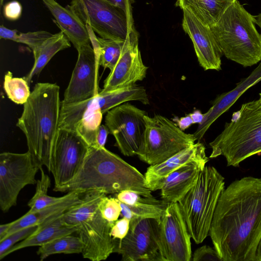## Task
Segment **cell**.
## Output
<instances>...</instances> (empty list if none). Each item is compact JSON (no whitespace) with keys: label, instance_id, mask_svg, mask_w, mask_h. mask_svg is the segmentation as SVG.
I'll list each match as a JSON object with an SVG mask.
<instances>
[{"label":"cell","instance_id":"6da1fadb","mask_svg":"<svg viewBox=\"0 0 261 261\" xmlns=\"http://www.w3.org/2000/svg\"><path fill=\"white\" fill-rule=\"evenodd\" d=\"M208 236L223 261H256L261 238V178L244 177L224 189Z\"/></svg>","mask_w":261,"mask_h":261},{"label":"cell","instance_id":"7a4b0ae2","mask_svg":"<svg viewBox=\"0 0 261 261\" xmlns=\"http://www.w3.org/2000/svg\"><path fill=\"white\" fill-rule=\"evenodd\" d=\"M61 101L56 84L38 83L23 105L16 126L24 134L35 162L51 172L59 129Z\"/></svg>","mask_w":261,"mask_h":261},{"label":"cell","instance_id":"3957f363","mask_svg":"<svg viewBox=\"0 0 261 261\" xmlns=\"http://www.w3.org/2000/svg\"><path fill=\"white\" fill-rule=\"evenodd\" d=\"M126 190L144 197H153L146 185L144 175L105 147H89L75 177L67 184L54 189L56 192L79 191L83 193L99 190L106 194Z\"/></svg>","mask_w":261,"mask_h":261},{"label":"cell","instance_id":"277c9868","mask_svg":"<svg viewBox=\"0 0 261 261\" xmlns=\"http://www.w3.org/2000/svg\"><path fill=\"white\" fill-rule=\"evenodd\" d=\"M259 95L258 99L243 103L210 143L209 158L223 155L227 166L238 167L243 161L261 153V93Z\"/></svg>","mask_w":261,"mask_h":261},{"label":"cell","instance_id":"5b68a950","mask_svg":"<svg viewBox=\"0 0 261 261\" xmlns=\"http://www.w3.org/2000/svg\"><path fill=\"white\" fill-rule=\"evenodd\" d=\"M254 23V16L236 0L210 27L223 55L245 67L261 61V34Z\"/></svg>","mask_w":261,"mask_h":261},{"label":"cell","instance_id":"8992f818","mask_svg":"<svg viewBox=\"0 0 261 261\" xmlns=\"http://www.w3.org/2000/svg\"><path fill=\"white\" fill-rule=\"evenodd\" d=\"M81 202L63 214L64 221L76 228L83 244L82 255L91 261L104 260L113 253L115 239L110 234L114 222L104 219L99 210V202L106 194L99 190L84 193Z\"/></svg>","mask_w":261,"mask_h":261},{"label":"cell","instance_id":"52a82bcc","mask_svg":"<svg viewBox=\"0 0 261 261\" xmlns=\"http://www.w3.org/2000/svg\"><path fill=\"white\" fill-rule=\"evenodd\" d=\"M224 188V177L214 167L205 166L195 184L178 202L191 238L197 244L208 236Z\"/></svg>","mask_w":261,"mask_h":261},{"label":"cell","instance_id":"ba28073f","mask_svg":"<svg viewBox=\"0 0 261 261\" xmlns=\"http://www.w3.org/2000/svg\"><path fill=\"white\" fill-rule=\"evenodd\" d=\"M145 128L136 155L149 165L159 164L197 141L167 117L159 115L144 116Z\"/></svg>","mask_w":261,"mask_h":261},{"label":"cell","instance_id":"9c48e42d","mask_svg":"<svg viewBox=\"0 0 261 261\" xmlns=\"http://www.w3.org/2000/svg\"><path fill=\"white\" fill-rule=\"evenodd\" d=\"M67 6L101 38L126 40L136 32L134 21L106 0H72Z\"/></svg>","mask_w":261,"mask_h":261},{"label":"cell","instance_id":"30bf717a","mask_svg":"<svg viewBox=\"0 0 261 261\" xmlns=\"http://www.w3.org/2000/svg\"><path fill=\"white\" fill-rule=\"evenodd\" d=\"M40 166L29 151L0 154V208L6 213L17 204L21 190L37 183L35 176Z\"/></svg>","mask_w":261,"mask_h":261},{"label":"cell","instance_id":"8fae6325","mask_svg":"<svg viewBox=\"0 0 261 261\" xmlns=\"http://www.w3.org/2000/svg\"><path fill=\"white\" fill-rule=\"evenodd\" d=\"M147 112L128 102L108 111L105 125L115 139L116 146L126 156L136 155L145 128Z\"/></svg>","mask_w":261,"mask_h":261},{"label":"cell","instance_id":"7c38bea8","mask_svg":"<svg viewBox=\"0 0 261 261\" xmlns=\"http://www.w3.org/2000/svg\"><path fill=\"white\" fill-rule=\"evenodd\" d=\"M191 237L178 202L168 203L159 221V247L162 261H190Z\"/></svg>","mask_w":261,"mask_h":261},{"label":"cell","instance_id":"4fadbf2b","mask_svg":"<svg viewBox=\"0 0 261 261\" xmlns=\"http://www.w3.org/2000/svg\"><path fill=\"white\" fill-rule=\"evenodd\" d=\"M114 253L123 261H162L159 247V221L152 218L130 220L127 235L115 239Z\"/></svg>","mask_w":261,"mask_h":261},{"label":"cell","instance_id":"5bb4252c","mask_svg":"<svg viewBox=\"0 0 261 261\" xmlns=\"http://www.w3.org/2000/svg\"><path fill=\"white\" fill-rule=\"evenodd\" d=\"M89 149L85 140L74 131L58 130L51 173L56 189L73 179L81 169Z\"/></svg>","mask_w":261,"mask_h":261},{"label":"cell","instance_id":"9a60e30c","mask_svg":"<svg viewBox=\"0 0 261 261\" xmlns=\"http://www.w3.org/2000/svg\"><path fill=\"white\" fill-rule=\"evenodd\" d=\"M77 60L61 105L74 103L99 94V58L91 43L77 49Z\"/></svg>","mask_w":261,"mask_h":261},{"label":"cell","instance_id":"2e32d148","mask_svg":"<svg viewBox=\"0 0 261 261\" xmlns=\"http://www.w3.org/2000/svg\"><path fill=\"white\" fill-rule=\"evenodd\" d=\"M148 67L142 59L137 32L126 40L116 64L103 82V92L132 86L145 78Z\"/></svg>","mask_w":261,"mask_h":261},{"label":"cell","instance_id":"e0dca14e","mask_svg":"<svg viewBox=\"0 0 261 261\" xmlns=\"http://www.w3.org/2000/svg\"><path fill=\"white\" fill-rule=\"evenodd\" d=\"M182 11V27L192 40L199 65L204 70H220L223 53L210 27L190 11Z\"/></svg>","mask_w":261,"mask_h":261},{"label":"cell","instance_id":"ac0fdd59","mask_svg":"<svg viewBox=\"0 0 261 261\" xmlns=\"http://www.w3.org/2000/svg\"><path fill=\"white\" fill-rule=\"evenodd\" d=\"M208 161L204 144L198 141L162 163L150 165L144 174L146 185L151 191L160 190L165 178L183 165L191 162Z\"/></svg>","mask_w":261,"mask_h":261},{"label":"cell","instance_id":"d6986e66","mask_svg":"<svg viewBox=\"0 0 261 261\" xmlns=\"http://www.w3.org/2000/svg\"><path fill=\"white\" fill-rule=\"evenodd\" d=\"M261 81V61L251 74L237 84L232 90L218 95L213 101L212 106L205 113L202 122L199 124L193 134L197 140L200 141L211 125L230 107L248 88Z\"/></svg>","mask_w":261,"mask_h":261},{"label":"cell","instance_id":"ffe728a7","mask_svg":"<svg viewBox=\"0 0 261 261\" xmlns=\"http://www.w3.org/2000/svg\"><path fill=\"white\" fill-rule=\"evenodd\" d=\"M207 162H191L170 173L161 188V195L166 203L178 202L196 182Z\"/></svg>","mask_w":261,"mask_h":261},{"label":"cell","instance_id":"44dd1931","mask_svg":"<svg viewBox=\"0 0 261 261\" xmlns=\"http://www.w3.org/2000/svg\"><path fill=\"white\" fill-rule=\"evenodd\" d=\"M84 193L79 191L68 192L64 198L39 211H28L19 219L11 222L5 238L12 232L27 227L38 225L42 227L63 215L72 206L79 203Z\"/></svg>","mask_w":261,"mask_h":261},{"label":"cell","instance_id":"7402d4cb","mask_svg":"<svg viewBox=\"0 0 261 261\" xmlns=\"http://www.w3.org/2000/svg\"><path fill=\"white\" fill-rule=\"evenodd\" d=\"M50 11L61 31L76 49L91 43L86 25L67 6L64 7L55 0H42Z\"/></svg>","mask_w":261,"mask_h":261},{"label":"cell","instance_id":"603a6c76","mask_svg":"<svg viewBox=\"0 0 261 261\" xmlns=\"http://www.w3.org/2000/svg\"><path fill=\"white\" fill-rule=\"evenodd\" d=\"M130 101H138L143 105H149L146 89L143 86L135 84L109 91H100L92 98L94 107L101 110L103 114L116 106Z\"/></svg>","mask_w":261,"mask_h":261},{"label":"cell","instance_id":"cb8c5ba5","mask_svg":"<svg viewBox=\"0 0 261 261\" xmlns=\"http://www.w3.org/2000/svg\"><path fill=\"white\" fill-rule=\"evenodd\" d=\"M75 226L66 223L63 215L49 223L39 227L37 230L28 238L16 244L5 254L4 258L17 250L32 246H40L58 237L71 234L76 232Z\"/></svg>","mask_w":261,"mask_h":261},{"label":"cell","instance_id":"d4e9b609","mask_svg":"<svg viewBox=\"0 0 261 261\" xmlns=\"http://www.w3.org/2000/svg\"><path fill=\"white\" fill-rule=\"evenodd\" d=\"M236 0H176L175 5L190 11L203 24L211 27Z\"/></svg>","mask_w":261,"mask_h":261},{"label":"cell","instance_id":"484cf974","mask_svg":"<svg viewBox=\"0 0 261 261\" xmlns=\"http://www.w3.org/2000/svg\"><path fill=\"white\" fill-rule=\"evenodd\" d=\"M70 43L61 31L53 34L39 47L33 51L34 64L30 72L24 78L30 84L32 78L38 75L50 59L59 51L70 47Z\"/></svg>","mask_w":261,"mask_h":261},{"label":"cell","instance_id":"4316f807","mask_svg":"<svg viewBox=\"0 0 261 261\" xmlns=\"http://www.w3.org/2000/svg\"><path fill=\"white\" fill-rule=\"evenodd\" d=\"M90 39L92 46L99 58V65L112 70L121 56L126 40L105 39L95 34L91 35Z\"/></svg>","mask_w":261,"mask_h":261},{"label":"cell","instance_id":"83f0119b","mask_svg":"<svg viewBox=\"0 0 261 261\" xmlns=\"http://www.w3.org/2000/svg\"><path fill=\"white\" fill-rule=\"evenodd\" d=\"M83 244L80 238L71 234L58 237L39 246L37 253L40 260L55 254L82 253Z\"/></svg>","mask_w":261,"mask_h":261},{"label":"cell","instance_id":"f1b7e54d","mask_svg":"<svg viewBox=\"0 0 261 261\" xmlns=\"http://www.w3.org/2000/svg\"><path fill=\"white\" fill-rule=\"evenodd\" d=\"M102 115L100 109L86 110L72 130L80 135L89 147H96V136Z\"/></svg>","mask_w":261,"mask_h":261},{"label":"cell","instance_id":"f546056e","mask_svg":"<svg viewBox=\"0 0 261 261\" xmlns=\"http://www.w3.org/2000/svg\"><path fill=\"white\" fill-rule=\"evenodd\" d=\"M120 203L122 207L121 216L130 220L134 219L152 218L159 221L167 205L163 200L159 203L139 202L132 205H126L120 201Z\"/></svg>","mask_w":261,"mask_h":261},{"label":"cell","instance_id":"4dcf8cb0","mask_svg":"<svg viewBox=\"0 0 261 261\" xmlns=\"http://www.w3.org/2000/svg\"><path fill=\"white\" fill-rule=\"evenodd\" d=\"M53 35V34L45 31L18 33L16 29H10L3 25L0 27L1 39L24 44L29 46L32 51Z\"/></svg>","mask_w":261,"mask_h":261},{"label":"cell","instance_id":"1f68e13d","mask_svg":"<svg viewBox=\"0 0 261 261\" xmlns=\"http://www.w3.org/2000/svg\"><path fill=\"white\" fill-rule=\"evenodd\" d=\"M41 178L37 181L35 193L28 203L29 212L39 211L45 207L62 200L64 195L61 197H53L47 195L48 188L50 186V179L45 173L42 166L40 167Z\"/></svg>","mask_w":261,"mask_h":261},{"label":"cell","instance_id":"d6a6232c","mask_svg":"<svg viewBox=\"0 0 261 261\" xmlns=\"http://www.w3.org/2000/svg\"><path fill=\"white\" fill-rule=\"evenodd\" d=\"M29 83L24 77H14L8 71L4 77V89L8 97L14 103L24 105L30 96Z\"/></svg>","mask_w":261,"mask_h":261},{"label":"cell","instance_id":"836d02e7","mask_svg":"<svg viewBox=\"0 0 261 261\" xmlns=\"http://www.w3.org/2000/svg\"><path fill=\"white\" fill-rule=\"evenodd\" d=\"M38 225L31 226L20 229L10 234L0 241V259L4 258L6 252L17 242L22 241L35 233Z\"/></svg>","mask_w":261,"mask_h":261},{"label":"cell","instance_id":"e575fe53","mask_svg":"<svg viewBox=\"0 0 261 261\" xmlns=\"http://www.w3.org/2000/svg\"><path fill=\"white\" fill-rule=\"evenodd\" d=\"M99 208L102 217L111 222L118 219L122 211L120 201L116 198L109 197L106 195L101 198Z\"/></svg>","mask_w":261,"mask_h":261},{"label":"cell","instance_id":"d590c367","mask_svg":"<svg viewBox=\"0 0 261 261\" xmlns=\"http://www.w3.org/2000/svg\"><path fill=\"white\" fill-rule=\"evenodd\" d=\"M116 198L121 202L128 205H132L139 202L149 201L159 203L160 201L153 197H147L141 195L132 190H123L116 194Z\"/></svg>","mask_w":261,"mask_h":261},{"label":"cell","instance_id":"8d00e7d4","mask_svg":"<svg viewBox=\"0 0 261 261\" xmlns=\"http://www.w3.org/2000/svg\"><path fill=\"white\" fill-rule=\"evenodd\" d=\"M193 261H223L215 248L208 245L198 248L194 252Z\"/></svg>","mask_w":261,"mask_h":261},{"label":"cell","instance_id":"74e56055","mask_svg":"<svg viewBox=\"0 0 261 261\" xmlns=\"http://www.w3.org/2000/svg\"><path fill=\"white\" fill-rule=\"evenodd\" d=\"M130 222V220L125 217L115 221L110 231L112 238L119 240L123 239L128 232Z\"/></svg>","mask_w":261,"mask_h":261},{"label":"cell","instance_id":"f35d334b","mask_svg":"<svg viewBox=\"0 0 261 261\" xmlns=\"http://www.w3.org/2000/svg\"><path fill=\"white\" fill-rule=\"evenodd\" d=\"M21 4L17 1H12L7 3L4 6L3 14L4 17L11 21L17 20L22 14Z\"/></svg>","mask_w":261,"mask_h":261},{"label":"cell","instance_id":"ab89813d","mask_svg":"<svg viewBox=\"0 0 261 261\" xmlns=\"http://www.w3.org/2000/svg\"><path fill=\"white\" fill-rule=\"evenodd\" d=\"M109 3L123 11L128 18L133 20L132 7L130 0H106Z\"/></svg>","mask_w":261,"mask_h":261},{"label":"cell","instance_id":"60d3db41","mask_svg":"<svg viewBox=\"0 0 261 261\" xmlns=\"http://www.w3.org/2000/svg\"><path fill=\"white\" fill-rule=\"evenodd\" d=\"M109 133V130L106 125H100L96 136V147H105Z\"/></svg>","mask_w":261,"mask_h":261},{"label":"cell","instance_id":"b9f144b4","mask_svg":"<svg viewBox=\"0 0 261 261\" xmlns=\"http://www.w3.org/2000/svg\"><path fill=\"white\" fill-rule=\"evenodd\" d=\"M173 121L183 131L194 124L192 118L189 114L180 118L175 117L173 119Z\"/></svg>","mask_w":261,"mask_h":261},{"label":"cell","instance_id":"7bdbcfd3","mask_svg":"<svg viewBox=\"0 0 261 261\" xmlns=\"http://www.w3.org/2000/svg\"><path fill=\"white\" fill-rule=\"evenodd\" d=\"M189 115L192 118L193 123H201L204 119V114H202L200 111L198 110H194L192 113H190Z\"/></svg>","mask_w":261,"mask_h":261},{"label":"cell","instance_id":"ee69618b","mask_svg":"<svg viewBox=\"0 0 261 261\" xmlns=\"http://www.w3.org/2000/svg\"><path fill=\"white\" fill-rule=\"evenodd\" d=\"M10 226L11 222L0 225V241H2L5 238Z\"/></svg>","mask_w":261,"mask_h":261},{"label":"cell","instance_id":"f6af8a7d","mask_svg":"<svg viewBox=\"0 0 261 261\" xmlns=\"http://www.w3.org/2000/svg\"><path fill=\"white\" fill-rule=\"evenodd\" d=\"M255 259L256 261H261V238L256 247Z\"/></svg>","mask_w":261,"mask_h":261},{"label":"cell","instance_id":"bcb514c9","mask_svg":"<svg viewBox=\"0 0 261 261\" xmlns=\"http://www.w3.org/2000/svg\"><path fill=\"white\" fill-rule=\"evenodd\" d=\"M255 23L257 24L261 29V13L254 17Z\"/></svg>","mask_w":261,"mask_h":261},{"label":"cell","instance_id":"7dc6e473","mask_svg":"<svg viewBox=\"0 0 261 261\" xmlns=\"http://www.w3.org/2000/svg\"><path fill=\"white\" fill-rule=\"evenodd\" d=\"M4 2V0H0V5L1 6L3 5Z\"/></svg>","mask_w":261,"mask_h":261}]
</instances>
